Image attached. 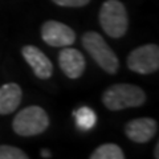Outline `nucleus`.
<instances>
[{"mask_svg":"<svg viewBox=\"0 0 159 159\" xmlns=\"http://www.w3.org/2000/svg\"><path fill=\"white\" fill-rule=\"evenodd\" d=\"M23 92L17 84L9 82L0 88V114H11L19 107Z\"/></svg>","mask_w":159,"mask_h":159,"instance_id":"obj_10","label":"nucleus"},{"mask_svg":"<svg viewBox=\"0 0 159 159\" xmlns=\"http://www.w3.org/2000/svg\"><path fill=\"white\" fill-rule=\"evenodd\" d=\"M158 131V123L152 118H137L127 122L125 133L130 141L135 143H146L151 141Z\"/></svg>","mask_w":159,"mask_h":159,"instance_id":"obj_8","label":"nucleus"},{"mask_svg":"<svg viewBox=\"0 0 159 159\" xmlns=\"http://www.w3.org/2000/svg\"><path fill=\"white\" fill-rule=\"evenodd\" d=\"M159 145H158V143H157V146H155V158H159Z\"/></svg>","mask_w":159,"mask_h":159,"instance_id":"obj_16","label":"nucleus"},{"mask_svg":"<svg viewBox=\"0 0 159 159\" xmlns=\"http://www.w3.org/2000/svg\"><path fill=\"white\" fill-rule=\"evenodd\" d=\"M49 126V117L43 107L32 105L20 110L13 118V131L20 137H33L44 133Z\"/></svg>","mask_w":159,"mask_h":159,"instance_id":"obj_4","label":"nucleus"},{"mask_svg":"<svg viewBox=\"0 0 159 159\" xmlns=\"http://www.w3.org/2000/svg\"><path fill=\"white\" fill-rule=\"evenodd\" d=\"M146 94L139 86L131 84H116L109 86L102 96V102L109 110L118 111L127 107L142 106Z\"/></svg>","mask_w":159,"mask_h":159,"instance_id":"obj_1","label":"nucleus"},{"mask_svg":"<svg viewBox=\"0 0 159 159\" xmlns=\"http://www.w3.org/2000/svg\"><path fill=\"white\" fill-rule=\"evenodd\" d=\"M99 24L107 36L119 39L129 28V16L119 0H106L99 9Z\"/></svg>","mask_w":159,"mask_h":159,"instance_id":"obj_3","label":"nucleus"},{"mask_svg":"<svg viewBox=\"0 0 159 159\" xmlns=\"http://www.w3.org/2000/svg\"><path fill=\"white\" fill-rule=\"evenodd\" d=\"M90 158L92 159H123L125 154H123L122 148L119 146L114 145V143H105V145L98 146L93 151Z\"/></svg>","mask_w":159,"mask_h":159,"instance_id":"obj_12","label":"nucleus"},{"mask_svg":"<svg viewBox=\"0 0 159 159\" xmlns=\"http://www.w3.org/2000/svg\"><path fill=\"white\" fill-rule=\"evenodd\" d=\"M127 66L139 74H150L159 68V48L155 44L138 47L129 53Z\"/></svg>","mask_w":159,"mask_h":159,"instance_id":"obj_5","label":"nucleus"},{"mask_svg":"<svg viewBox=\"0 0 159 159\" xmlns=\"http://www.w3.org/2000/svg\"><path fill=\"white\" fill-rule=\"evenodd\" d=\"M82 45L101 69L109 74L117 73L119 68L118 57L101 34L94 31L86 32L82 36Z\"/></svg>","mask_w":159,"mask_h":159,"instance_id":"obj_2","label":"nucleus"},{"mask_svg":"<svg viewBox=\"0 0 159 159\" xmlns=\"http://www.w3.org/2000/svg\"><path fill=\"white\" fill-rule=\"evenodd\" d=\"M58 64L64 74L72 80L81 77L86 68L84 54L74 48H64L58 54Z\"/></svg>","mask_w":159,"mask_h":159,"instance_id":"obj_7","label":"nucleus"},{"mask_svg":"<svg viewBox=\"0 0 159 159\" xmlns=\"http://www.w3.org/2000/svg\"><path fill=\"white\" fill-rule=\"evenodd\" d=\"M52 2L61 7H84L90 0H52Z\"/></svg>","mask_w":159,"mask_h":159,"instance_id":"obj_14","label":"nucleus"},{"mask_svg":"<svg viewBox=\"0 0 159 159\" xmlns=\"http://www.w3.org/2000/svg\"><path fill=\"white\" fill-rule=\"evenodd\" d=\"M23 57L27 61V64L32 68L34 76L41 78V80H48L53 74V65L44 52H41L39 48L33 45H25L23 48Z\"/></svg>","mask_w":159,"mask_h":159,"instance_id":"obj_9","label":"nucleus"},{"mask_svg":"<svg viewBox=\"0 0 159 159\" xmlns=\"http://www.w3.org/2000/svg\"><path fill=\"white\" fill-rule=\"evenodd\" d=\"M41 37L48 45L57 48L69 47L76 41V33L73 29L56 20H48L43 24Z\"/></svg>","mask_w":159,"mask_h":159,"instance_id":"obj_6","label":"nucleus"},{"mask_svg":"<svg viewBox=\"0 0 159 159\" xmlns=\"http://www.w3.org/2000/svg\"><path fill=\"white\" fill-rule=\"evenodd\" d=\"M28 155L23 150L9 146V145H0V159H27Z\"/></svg>","mask_w":159,"mask_h":159,"instance_id":"obj_13","label":"nucleus"},{"mask_svg":"<svg viewBox=\"0 0 159 159\" xmlns=\"http://www.w3.org/2000/svg\"><path fill=\"white\" fill-rule=\"evenodd\" d=\"M41 152H43V157H44V158H47V157L49 158V157H51V152H49V151H47V150H43Z\"/></svg>","mask_w":159,"mask_h":159,"instance_id":"obj_15","label":"nucleus"},{"mask_svg":"<svg viewBox=\"0 0 159 159\" xmlns=\"http://www.w3.org/2000/svg\"><path fill=\"white\" fill-rule=\"evenodd\" d=\"M74 117H76L77 127L82 131H88V130H90V129H93L97 122L96 113H94L93 109L88 107V106L80 107L78 110L74 113Z\"/></svg>","mask_w":159,"mask_h":159,"instance_id":"obj_11","label":"nucleus"}]
</instances>
